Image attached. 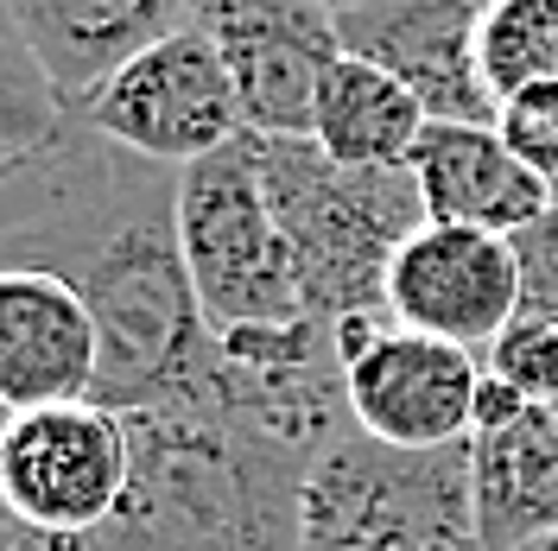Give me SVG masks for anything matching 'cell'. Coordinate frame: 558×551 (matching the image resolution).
Instances as JSON below:
<instances>
[{"label":"cell","mask_w":558,"mask_h":551,"mask_svg":"<svg viewBox=\"0 0 558 551\" xmlns=\"http://www.w3.org/2000/svg\"><path fill=\"white\" fill-rule=\"evenodd\" d=\"M514 260H521V310L558 323V209L514 235Z\"/></svg>","instance_id":"obj_22"},{"label":"cell","mask_w":558,"mask_h":551,"mask_svg":"<svg viewBox=\"0 0 558 551\" xmlns=\"http://www.w3.org/2000/svg\"><path fill=\"white\" fill-rule=\"evenodd\" d=\"M387 317L483 355L521 317V260L508 235L418 222L387 267Z\"/></svg>","instance_id":"obj_11"},{"label":"cell","mask_w":558,"mask_h":551,"mask_svg":"<svg viewBox=\"0 0 558 551\" xmlns=\"http://www.w3.org/2000/svg\"><path fill=\"white\" fill-rule=\"evenodd\" d=\"M191 26L222 51L242 127L254 139H312L324 70L343 58L324 0H197Z\"/></svg>","instance_id":"obj_10"},{"label":"cell","mask_w":558,"mask_h":551,"mask_svg":"<svg viewBox=\"0 0 558 551\" xmlns=\"http://www.w3.org/2000/svg\"><path fill=\"white\" fill-rule=\"evenodd\" d=\"M70 114H83L102 139L128 146L153 166H172V172L197 166V159H209L229 139L247 134L229 64L197 26H178L172 38L146 45L140 58H128L108 76L102 89L70 102Z\"/></svg>","instance_id":"obj_7"},{"label":"cell","mask_w":558,"mask_h":551,"mask_svg":"<svg viewBox=\"0 0 558 551\" xmlns=\"http://www.w3.org/2000/svg\"><path fill=\"white\" fill-rule=\"evenodd\" d=\"M488 0H362L337 13L349 58H368L413 89L432 121L495 127V96L476 70V33Z\"/></svg>","instance_id":"obj_12"},{"label":"cell","mask_w":558,"mask_h":551,"mask_svg":"<svg viewBox=\"0 0 558 551\" xmlns=\"http://www.w3.org/2000/svg\"><path fill=\"white\" fill-rule=\"evenodd\" d=\"M495 134L508 139V152L533 166L553 184L558 172V83H526L508 102H495Z\"/></svg>","instance_id":"obj_21"},{"label":"cell","mask_w":558,"mask_h":551,"mask_svg":"<svg viewBox=\"0 0 558 551\" xmlns=\"http://www.w3.org/2000/svg\"><path fill=\"white\" fill-rule=\"evenodd\" d=\"M51 273L89 305L102 336L96 400L114 413L216 418V330L178 247V172L64 127L0 166V273Z\"/></svg>","instance_id":"obj_1"},{"label":"cell","mask_w":558,"mask_h":551,"mask_svg":"<svg viewBox=\"0 0 558 551\" xmlns=\"http://www.w3.org/2000/svg\"><path fill=\"white\" fill-rule=\"evenodd\" d=\"M222 380H216V418H235L260 438L324 456L343 431H355L343 393V355L337 323L292 317V323H254L216 336Z\"/></svg>","instance_id":"obj_9"},{"label":"cell","mask_w":558,"mask_h":551,"mask_svg":"<svg viewBox=\"0 0 558 551\" xmlns=\"http://www.w3.org/2000/svg\"><path fill=\"white\" fill-rule=\"evenodd\" d=\"M425 102L400 76H387L368 58H337L317 83L312 139L324 159L355 166V172H407L418 134H425Z\"/></svg>","instance_id":"obj_17"},{"label":"cell","mask_w":558,"mask_h":551,"mask_svg":"<svg viewBox=\"0 0 558 551\" xmlns=\"http://www.w3.org/2000/svg\"><path fill=\"white\" fill-rule=\"evenodd\" d=\"M0 551H89V539H51V532H33V526H7Z\"/></svg>","instance_id":"obj_23"},{"label":"cell","mask_w":558,"mask_h":551,"mask_svg":"<svg viewBox=\"0 0 558 551\" xmlns=\"http://www.w3.org/2000/svg\"><path fill=\"white\" fill-rule=\"evenodd\" d=\"M470 501L483 551H514L558 526V425L546 406L470 431Z\"/></svg>","instance_id":"obj_16"},{"label":"cell","mask_w":558,"mask_h":551,"mask_svg":"<svg viewBox=\"0 0 558 551\" xmlns=\"http://www.w3.org/2000/svg\"><path fill=\"white\" fill-rule=\"evenodd\" d=\"M20 38L33 45L38 70L51 76L58 102H83L146 45L191 26L197 0H0Z\"/></svg>","instance_id":"obj_15"},{"label":"cell","mask_w":558,"mask_h":551,"mask_svg":"<svg viewBox=\"0 0 558 551\" xmlns=\"http://www.w3.org/2000/svg\"><path fill=\"white\" fill-rule=\"evenodd\" d=\"M546 413H553V425H558V400H553V406H546Z\"/></svg>","instance_id":"obj_28"},{"label":"cell","mask_w":558,"mask_h":551,"mask_svg":"<svg viewBox=\"0 0 558 551\" xmlns=\"http://www.w3.org/2000/svg\"><path fill=\"white\" fill-rule=\"evenodd\" d=\"M0 431H7V413H0Z\"/></svg>","instance_id":"obj_29"},{"label":"cell","mask_w":558,"mask_h":551,"mask_svg":"<svg viewBox=\"0 0 558 551\" xmlns=\"http://www.w3.org/2000/svg\"><path fill=\"white\" fill-rule=\"evenodd\" d=\"M407 172L418 184L425 222H457L483 235H521L553 209V184L508 152V139L476 121H425Z\"/></svg>","instance_id":"obj_14"},{"label":"cell","mask_w":558,"mask_h":551,"mask_svg":"<svg viewBox=\"0 0 558 551\" xmlns=\"http://www.w3.org/2000/svg\"><path fill=\"white\" fill-rule=\"evenodd\" d=\"M305 551H483L470 444L387 450L343 431L305 476Z\"/></svg>","instance_id":"obj_4"},{"label":"cell","mask_w":558,"mask_h":551,"mask_svg":"<svg viewBox=\"0 0 558 551\" xmlns=\"http://www.w3.org/2000/svg\"><path fill=\"white\" fill-rule=\"evenodd\" d=\"M514 551H558V526L553 532H539V539H526V546H514Z\"/></svg>","instance_id":"obj_24"},{"label":"cell","mask_w":558,"mask_h":551,"mask_svg":"<svg viewBox=\"0 0 558 551\" xmlns=\"http://www.w3.org/2000/svg\"><path fill=\"white\" fill-rule=\"evenodd\" d=\"M178 247L216 336L312 317L299 305V279H292L286 235L274 222L247 134L178 172Z\"/></svg>","instance_id":"obj_5"},{"label":"cell","mask_w":558,"mask_h":551,"mask_svg":"<svg viewBox=\"0 0 558 551\" xmlns=\"http://www.w3.org/2000/svg\"><path fill=\"white\" fill-rule=\"evenodd\" d=\"M254 166L286 235L299 305L324 323L387 310V267L425 222L413 172H355L324 159L317 139H254Z\"/></svg>","instance_id":"obj_3"},{"label":"cell","mask_w":558,"mask_h":551,"mask_svg":"<svg viewBox=\"0 0 558 551\" xmlns=\"http://www.w3.org/2000/svg\"><path fill=\"white\" fill-rule=\"evenodd\" d=\"M102 336L89 305L51 273H0V413L96 400Z\"/></svg>","instance_id":"obj_13"},{"label":"cell","mask_w":558,"mask_h":551,"mask_svg":"<svg viewBox=\"0 0 558 551\" xmlns=\"http://www.w3.org/2000/svg\"><path fill=\"white\" fill-rule=\"evenodd\" d=\"M349 418L362 438L387 450H451L476 431L483 355L476 348L418 336L387 310L337 323Z\"/></svg>","instance_id":"obj_6"},{"label":"cell","mask_w":558,"mask_h":551,"mask_svg":"<svg viewBox=\"0 0 558 551\" xmlns=\"http://www.w3.org/2000/svg\"><path fill=\"white\" fill-rule=\"evenodd\" d=\"M58 127H64V102H58L51 76L38 70L33 45L20 38L13 13L0 7V166L7 159H26Z\"/></svg>","instance_id":"obj_19"},{"label":"cell","mask_w":558,"mask_h":551,"mask_svg":"<svg viewBox=\"0 0 558 551\" xmlns=\"http://www.w3.org/2000/svg\"><path fill=\"white\" fill-rule=\"evenodd\" d=\"M134 469L89 551H305L317 456L235 418L128 413Z\"/></svg>","instance_id":"obj_2"},{"label":"cell","mask_w":558,"mask_h":551,"mask_svg":"<svg viewBox=\"0 0 558 551\" xmlns=\"http://www.w3.org/2000/svg\"><path fill=\"white\" fill-rule=\"evenodd\" d=\"M324 7H330V13H343V7H362V0H324Z\"/></svg>","instance_id":"obj_25"},{"label":"cell","mask_w":558,"mask_h":551,"mask_svg":"<svg viewBox=\"0 0 558 551\" xmlns=\"http://www.w3.org/2000/svg\"><path fill=\"white\" fill-rule=\"evenodd\" d=\"M7 526H13V519H7V507H0V539H7Z\"/></svg>","instance_id":"obj_26"},{"label":"cell","mask_w":558,"mask_h":551,"mask_svg":"<svg viewBox=\"0 0 558 551\" xmlns=\"http://www.w3.org/2000/svg\"><path fill=\"white\" fill-rule=\"evenodd\" d=\"M483 380L508 387L521 406H553L558 400V323L521 310V317L483 348Z\"/></svg>","instance_id":"obj_20"},{"label":"cell","mask_w":558,"mask_h":551,"mask_svg":"<svg viewBox=\"0 0 558 551\" xmlns=\"http://www.w3.org/2000/svg\"><path fill=\"white\" fill-rule=\"evenodd\" d=\"M134 469L128 413L102 400L13 413L0 431V507L13 526L51 539L102 532Z\"/></svg>","instance_id":"obj_8"},{"label":"cell","mask_w":558,"mask_h":551,"mask_svg":"<svg viewBox=\"0 0 558 551\" xmlns=\"http://www.w3.org/2000/svg\"><path fill=\"white\" fill-rule=\"evenodd\" d=\"M476 70L495 102H508L526 83H558V0H488Z\"/></svg>","instance_id":"obj_18"},{"label":"cell","mask_w":558,"mask_h":551,"mask_svg":"<svg viewBox=\"0 0 558 551\" xmlns=\"http://www.w3.org/2000/svg\"><path fill=\"white\" fill-rule=\"evenodd\" d=\"M553 209H558V172H553Z\"/></svg>","instance_id":"obj_27"}]
</instances>
